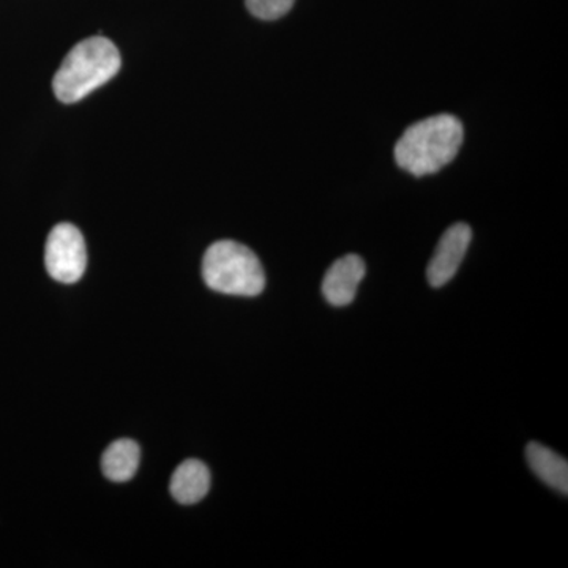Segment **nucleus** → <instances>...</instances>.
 Instances as JSON below:
<instances>
[{
    "label": "nucleus",
    "instance_id": "nucleus-8",
    "mask_svg": "<svg viewBox=\"0 0 568 568\" xmlns=\"http://www.w3.org/2000/svg\"><path fill=\"white\" fill-rule=\"evenodd\" d=\"M526 458L530 469L548 487L568 495V463L566 458L552 452L551 448L538 443H530L526 448Z\"/></svg>",
    "mask_w": 568,
    "mask_h": 568
},
{
    "label": "nucleus",
    "instance_id": "nucleus-9",
    "mask_svg": "<svg viewBox=\"0 0 568 568\" xmlns=\"http://www.w3.org/2000/svg\"><path fill=\"white\" fill-rule=\"evenodd\" d=\"M141 462V448L132 439H119L104 450L102 469L104 476L115 484L132 480Z\"/></svg>",
    "mask_w": 568,
    "mask_h": 568
},
{
    "label": "nucleus",
    "instance_id": "nucleus-7",
    "mask_svg": "<svg viewBox=\"0 0 568 568\" xmlns=\"http://www.w3.org/2000/svg\"><path fill=\"white\" fill-rule=\"evenodd\" d=\"M170 489L174 499L183 506L200 503L211 489V470L200 459H186L174 470Z\"/></svg>",
    "mask_w": 568,
    "mask_h": 568
},
{
    "label": "nucleus",
    "instance_id": "nucleus-2",
    "mask_svg": "<svg viewBox=\"0 0 568 568\" xmlns=\"http://www.w3.org/2000/svg\"><path fill=\"white\" fill-rule=\"evenodd\" d=\"M121 63V54L111 40L92 37L80 41L54 74L52 89L55 97L67 104L80 102L114 78Z\"/></svg>",
    "mask_w": 568,
    "mask_h": 568
},
{
    "label": "nucleus",
    "instance_id": "nucleus-3",
    "mask_svg": "<svg viewBox=\"0 0 568 568\" xmlns=\"http://www.w3.org/2000/svg\"><path fill=\"white\" fill-rule=\"evenodd\" d=\"M203 278L220 294L256 297L265 287L263 264L248 246L220 241L209 246L203 260Z\"/></svg>",
    "mask_w": 568,
    "mask_h": 568
},
{
    "label": "nucleus",
    "instance_id": "nucleus-1",
    "mask_svg": "<svg viewBox=\"0 0 568 568\" xmlns=\"http://www.w3.org/2000/svg\"><path fill=\"white\" fill-rule=\"evenodd\" d=\"M463 136L455 115H432L410 125L396 142V163L416 178L435 174L458 155Z\"/></svg>",
    "mask_w": 568,
    "mask_h": 568
},
{
    "label": "nucleus",
    "instance_id": "nucleus-10",
    "mask_svg": "<svg viewBox=\"0 0 568 568\" xmlns=\"http://www.w3.org/2000/svg\"><path fill=\"white\" fill-rule=\"evenodd\" d=\"M250 13L264 21H274L293 9L295 0H245Z\"/></svg>",
    "mask_w": 568,
    "mask_h": 568
},
{
    "label": "nucleus",
    "instance_id": "nucleus-5",
    "mask_svg": "<svg viewBox=\"0 0 568 568\" xmlns=\"http://www.w3.org/2000/svg\"><path fill=\"white\" fill-rule=\"evenodd\" d=\"M470 239L473 231L466 223L454 224L444 233L426 268V276L433 287L444 286L454 278L465 260Z\"/></svg>",
    "mask_w": 568,
    "mask_h": 568
},
{
    "label": "nucleus",
    "instance_id": "nucleus-4",
    "mask_svg": "<svg viewBox=\"0 0 568 568\" xmlns=\"http://www.w3.org/2000/svg\"><path fill=\"white\" fill-rule=\"evenodd\" d=\"M44 265L55 282H80L88 267V250L84 237L77 226L61 223L52 227L44 248Z\"/></svg>",
    "mask_w": 568,
    "mask_h": 568
},
{
    "label": "nucleus",
    "instance_id": "nucleus-6",
    "mask_svg": "<svg viewBox=\"0 0 568 568\" xmlns=\"http://www.w3.org/2000/svg\"><path fill=\"white\" fill-rule=\"evenodd\" d=\"M365 272L364 260L357 254H346L336 260L323 280L325 301L334 306L353 304Z\"/></svg>",
    "mask_w": 568,
    "mask_h": 568
}]
</instances>
